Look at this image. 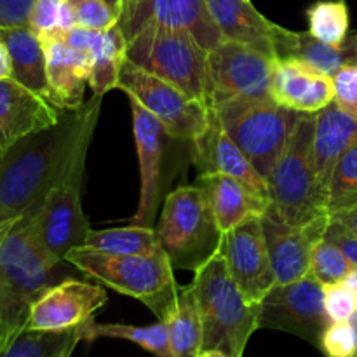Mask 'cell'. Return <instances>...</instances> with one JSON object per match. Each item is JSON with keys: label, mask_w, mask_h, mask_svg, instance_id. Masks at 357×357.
<instances>
[{"label": "cell", "mask_w": 357, "mask_h": 357, "mask_svg": "<svg viewBox=\"0 0 357 357\" xmlns=\"http://www.w3.org/2000/svg\"><path fill=\"white\" fill-rule=\"evenodd\" d=\"M56 265L38 241L31 213L0 229V349L26 328Z\"/></svg>", "instance_id": "7a4b0ae2"}, {"label": "cell", "mask_w": 357, "mask_h": 357, "mask_svg": "<svg viewBox=\"0 0 357 357\" xmlns=\"http://www.w3.org/2000/svg\"><path fill=\"white\" fill-rule=\"evenodd\" d=\"M206 6L227 40L250 45L274 61L291 56L296 31L272 23L257 10L251 0H206Z\"/></svg>", "instance_id": "9a60e30c"}, {"label": "cell", "mask_w": 357, "mask_h": 357, "mask_svg": "<svg viewBox=\"0 0 357 357\" xmlns=\"http://www.w3.org/2000/svg\"><path fill=\"white\" fill-rule=\"evenodd\" d=\"M328 223L326 215L303 225H289L265 211L261 227L278 284H288L309 274L314 248L324 237Z\"/></svg>", "instance_id": "ac0fdd59"}, {"label": "cell", "mask_w": 357, "mask_h": 357, "mask_svg": "<svg viewBox=\"0 0 357 357\" xmlns=\"http://www.w3.org/2000/svg\"><path fill=\"white\" fill-rule=\"evenodd\" d=\"M126 47L128 40L117 24L101 31L100 40L91 54L89 86L96 96H103L110 89H117L122 65L128 59Z\"/></svg>", "instance_id": "83f0119b"}, {"label": "cell", "mask_w": 357, "mask_h": 357, "mask_svg": "<svg viewBox=\"0 0 357 357\" xmlns=\"http://www.w3.org/2000/svg\"><path fill=\"white\" fill-rule=\"evenodd\" d=\"M82 342L80 330L35 331L24 328L0 349V357H70Z\"/></svg>", "instance_id": "4dcf8cb0"}, {"label": "cell", "mask_w": 357, "mask_h": 357, "mask_svg": "<svg viewBox=\"0 0 357 357\" xmlns=\"http://www.w3.org/2000/svg\"><path fill=\"white\" fill-rule=\"evenodd\" d=\"M261 216H251L223 234L220 246L229 274L251 303H260L278 284L265 243Z\"/></svg>", "instance_id": "5bb4252c"}, {"label": "cell", "mask_w": 357, "mask_h": 357, "mask_svg": "<svg viewBox=\"0 0 357 357\" xmlns=\"http://www.w3.org/2000/svg\"><path fill=\"white\" fill-rule=\"evenodd\" d=\"M171 356L199 357L202 354V321L194 288H180L176 307L166 319Z\"/></svg>", "instance_id": "4316f807"}, {"label": "cell", "mask_w": 357, "mask_h": 357, "mask_svg": "<svg viewBox=\"0 0 357 357\" xmlns=\"http://www.w3.org/2000/svg\"><path fill=\"white\" fill-rule=\"evenodd\" d=\"M63 0H35L28 17V26L44 38H59V14Z\"/></svg>", "instance_id": "d590c367"}, {"label": "cell", "mask_w": 357, "mask_h": 357, "mask_svg": "<svg viewBox=\"0 0 357 357\" xmlns=\"http://www.w3.org/2000/svg\"><path fill=\"white\" fill-rule=\"evenodd\" d=\"M331 218L337 220V222H340L342 225L347 227L349 230H352V232L357 236V202L356 204H352L351 208L342 209V211L331 215Z\"/></svg>", "instance_id": "7bdbcfd3"}, {"label": "cell", "mask_w": 357, "mask_h": 357, "mask_svg": "<svg viewBox=\"0 0 357 357\" xmlns=\"http://www.w3.org/2000/svg\"><path fill=\"white\" fill-rule=\"evenodd\" d=\"M63 112L16 80H0V159L24 136L54 126Z\"/></svg>", "instance_id": "ffe728a7"}, {"label": "cell", "mask_w": 357, "mask_h": 357, "mask_svg": "<svg viewBox=\"0 0 357 357\" xmlns=\"http://www.w3.org/2000/svg\"><path fill=\"white\" fill-rule=\"evenodd\" d=\"M335 103L357 119V66H345L333 77Z\"/></svg>", "instance_id": "f35d334b"}, {"label": "cell", "mask_w": 357, "mask_h": 357, "mask_svg": "<svg viewBox=\"0 0 357 357\" xmlns=\"http://www.w3.org/2000/svg\"><path fill=\"white\" fill-rule=\"evenodd\" d=\"M101 37V31L98 30H89V28L84 26H75L65 33L63 40L70 45L72 49L79 52H86V54H93L94 47H96L98 40Z\"/></svg>", "instance_id": "b9f144b4"}, {"label": "cell", "mask_w": 357, "mask_h": 357, "mask_svg": "<svg viewBox=\"0 0 357 357\" xmlns=\"http://www.w3.org/2000/svg\"><path fill=\"white\" fill-rule=\"evenodd\" d=\"M223 129L261 178L268 180L298 122V112L267 98H236L215 108Z\"/></svg>", "instance_id": "52a82bcc"}, {"label": "cell", "mask_w": 357, "mask_h": 357, "mask_svg": "<svg viewBox=\"0 0 357 357\" xmlns=\"http://www.w3.org/2000/svg\"><path fill=\"white\" fill-rule=\"evenodd\" d=\"M101 98L93 94L77 110L63 112L54 126L24 136L7 150L0 159V229L38 208L52 188L86 167Z\"/></svg>", "instance_id": "6da1fadb"}, {"label": "cell", "mask_w": 357, "mask_h": 357, "mask_svg": "<svg viewBox=\"0 0 357 357\" xmlns=\"http://www.w3.org/2000/svg\"><path fill=\"white\" fill-rule=\"evenodd\" d=\"M324 305L333 323L349 321L357 310V295L344 282L324 286Z\"/></svg>", "instance_id": "74e56055"}, {"label": "cell", "mask_w": 357, "mask_h": 357, "mask_svg": "<svg viewBox=\"0 0 357 357\" xmlns=\"http://www.w3.org/2000/svg\"><path fill=\"white\" fill-rule=\"evenodd\" d=\"M114 2H115V6H119V3H121L122 0H114ZM117 10H119V9H117Z\"/></svg>", "instance_id": "c3c4849f"}, {"label": "cell", "mask_w": 357, "mask_h": 357, "mask_svg": "<svg viewBox=\"0 0 357 357\" xmlns=\"http://www.w3.org/2000/svg\"><path fill=\"white\" fill-rule=\"evenodd\" d=\"M324 239L337 246L342 253L347 257V260L357 267V236L347 227L342 225L340 222L333 220L330 216V223L324 232Z\"/></svg>", "instance_id": "ab89813d"}, {"label": "cell", "mask_w": 357, "mask_h": 357, "mask_svg": "<svg viewBox=\"0 0 357 357\" xmlns=\"http://www.w3.org/2000/svg\"><path fill=\"white\" fill-rule=\"evenodd\" d=\"M10 77H13V63H10L9 51L0 42V80L10 79Z\"/></svg>", "instance_id": "ee69618b"}, {"label": "cell", "mask_w": 357, "mask_h": 357, "mask_svg": "<svg viewBox=\"0 0 357 357\" xmlns=\"http://www.w3.org/2000/svg\"><path fill=\"white\" fill-rule=\"evenodd\" d=\"M65 261L107 288L145 303L159 321H166L176 307L180 288L166 253L112 255L80 246Z\"/></svg>", "instance_id": "277c9868"}, {"label": "cell", "mask_w": 357, "mask_h": 357, "mask_svg": "<svg viewBox=\"0 0 357 357\" xmlns=\"http://www.w3.org/2000/svg\"><path fill=\"white\" fill-rule=\"evenodd\" d=\"M197 185L204 192L216 223L223 234L236 229L251 216H261L271 206V201L229 174H201Z\"/></svg>", "instance_id": "cb8c5ba5"}, {"label": "cell", "mask_w": 357, "mask_h": 357, "mask_svg": "<svg viewBox=\"0 0 357 357\" xmlns=\"http://www.w3.org/2000/svg\"><path fill=\"white\" fill-rule=\"evenodd\" d=\"M86 248L112 255H160L159 237L153 227H121V229L91 230Z\"/></svg>", "instance_id": "f546056e"}, {"label": "cell", "mask_w": 357, "mask_h": 357, "mask_svg": "<svg viewBox=\"0 0 357 357\" xmlns=\"http://www.w3.org/2000/svg\"><path fill=\"white\" fill-rule=\"evenodd\" d=\"M128 98L131 105L132 131H135L139 171H142L138 209L132 216L131 225L152 227L157 209L162 201V160L167 138L171 136L136 98Z\"/></svg>", "instance_id": "2e32d148"}, {"label": "cell", "mask_w": 357, "mask_h": 357, "mask_svg": "<svg viewBox=\"0 0 357 357\" xmlns=\"http://www.w3.org/2000/svg\"><path fill=\"white\" fill-rule=\"evenodd\" d=\"M321 352L326 357H354L356 331L351 321L331 323L324 331Z\"/></svg>", "instance_id": "8d00e7d4"}, {"label": "cell", "mask_w": 357, "mask_h": 357, "mask_svg": "<svg viewBox=\"0 0 357 357\" xmlns=\"http://www.w3.org/2000/svg\"><path fill=\"white\" fill-rule=\"evenodd\" d=\"M117 9L126 38L149 24H162L187 30L208 52L223 40L206 0H122Z\"/></svg>", "instance_id": "4fadbf2b"}, {"label": "cell", "mask_w": 357, "mask_h": 357, "mask_svg": "<svg viewBox=\"0 0 357 357\" xmlns=\"http://www.w3.org/2000/svg\"><path fill=\"white\" fill-rule=\"evenodd\" d=\"M357 142V119L342 110L337 103H330L316 114L314 128V173L317 187L326 202L331 176L340 157Z\"/></svg>", "instance_id": "7402d4cb"}, {"label": "cell", "mask_w": 357, "mask_h": 357, "mask_svg": "<svg viewBox=\"0 0 357 357\" xmlns=\"http://www.w3.org/2000/svg\"><path fill=\"white\" fill-rule=\"evenodd\" d=\"M0 42L9 51L13 63L10 79L54 105L40 37L30 26H9L0 28Z\"/></svg>", "instance_id": "d4e9b609"}, {"label": "cell", "mask_w": 357, "mask_h": 357, "mask_svg": "<svg viewBox=\"0 0 357 357\" xmlns=\"http://www.w3.org/2000/svg\"><path fill=\"white\" fill-rule=\"evenodd\" d=\"M84 169L73 171L66 180L49 192L38 208L31 209L38 241L54 264L65 261L73 248L86 244L91 232L89 222L80 202Z\"/></svg>", "instance_id": "7c38bea8"}, {"label": "cell", "mask_w": 357, "mask_h": 357, "mask_svg": "<svg viewBox=\"0 0 357 357\" xmlns=\"http://www.w3.org/2000/svg\"><path fill=\"white\" fill-rule=\"evenodd\" d=\"M314 128L316 114L300 115L284 153L267 180V211L289 225H303L328 215L314 173Z\"/></svg>", "instance_id": "8992f818"}, {"label": "cell", "mask_w": 357, "mask_h": 357, "mask_svg": "<svg viewBox=\"0 0 357 357\" xmlns=\"http://www.w3.org/2000/svg\"><path fill=\"white\" fill-rule=\"evenodd\" d=\"M117 89L136 98L164 126L171 138L194 142L208 126L206 105L129 59L122 65Z\"/></svg>", "instance_id": "30bf717a"}, {"label": "cell", "mask_w": 357, "mask_h": 357, "mask_svg": "<svg viewBox=\"0 0 357 357\" xmlns=\"http://www.w3.org/2000/svg\"><path fill=\"white\" fill-rule=\"evenodd\" d=\"M354 267L356 265H352L337 246L328 243L323 237L314 248L309 274L321 284L326 286L344 281Z\"/></svg>", "instance_id": "836d02e7"}, {"label": "cell", "mask_w": 357, "mask_h": 357, "mask_svg": "<svg viewBox=\"0 0 357 357\" xmlns=\"http://www.w3.org/2000/svg\"><path fill=\"white\" fill-rule=\"evenodd\" d=\"M108 295L100 284L65 279L51 284L31 305L28 330H77L107 303Z\"/></svg>", "instance_id": "e0dca14e"}, {"label": "cell", "mask_w": 357, "mask_h": 357, "mask_svg": "<svg viewBox=\"0 0 357 357\" xmlns=\"http://www.w3.org/2000/svg\"><path fill=\"white\" fill-rule=\"evenodd\" d=\"M155 232L173 268L194 272L220 253L223 237L199 185H181L167 195Z\"/></svg>", "instance_id": "5b68a950"}, {"label": "cell", "mask_w": 357, "mask_h": 357, "mask_svg": "<svg viewBox=\"0 0 357 357\" xmlns=\"http://www.w3.org/2000/svg\"><path fill=\"white\" fill-rule=\"evenodd\" d=\"M45 66L54 107L77 110L82 107L91 75V56L70 47L63 38H44Z\"/></svg>", "instance_id": "603a6c76"}, {"label": "cell", "mask_w": 357, "mask_h": 357, "mask_svg": "<svg viewBox=\"0 0 357 357\" xmlns=\"http://www.w3.org/2000/svg\"><path fill=\"white\" fill-rule=\"evenodd\" d=\"M35 0H0V28L28 26Z\"/></svg>", "instance_id": "60d3db41"}, {"label": "cell", "mask_w": 357, "mask_h": 357, "mask_svg": "<svg viewBox=\"0 0 357 357\" xmlns=\"http://www.w3.org/2000/svg\"><path fill=\"white\" fill-rule=\"evenodd\" d=\"M75 16L77 26L105 31L115 26L119 10L114 0H66Z\"/></svg>", "instance_id": "e575fe53"}, {"label": "cell", "mask_w": 357, "mask_h": 357, "mask_svg": "<svg viewBox=\"0 0 357 357\" xmlns=\"http://www.w3.org/2000/svg\"><path fill=\"white\" fill-rule=\"evenodd\" d=\"M333 323L324 305V286L307 274L288 284H275L260 302L258 330L296 335L321 351L324 331Z\"/></svg>", "instance_id": "8fae6325"}, {"label": "cell", "mask_w": 357, "mask_h": 357, "mask_svg": "<svg viewBox=\"0 0 357 357\" xmlns=\"http://www.w3.org/2000/svg\"><path fill=\"white\" fill-rule=\"evenodd\" d=\"M342 282H344V284L347 286V288H351L352 291H354L356 295H357V267L352 268V271L349 272L347 278H345Z\"/></svg>", "instance_id": "f6af8a7d"}, {"label": "cell", "mask_w": 357, "mask_h": 357, "mask_svg": "<svg viewBox=\"0 0 357 357\" xmlns=\"http://www.w3.org/2000/svg\"><path fill=\"white\" fill-rule=\"evenodd\" d=\"M199 357H230V356L223 354V352H220V351H206V352H202Z\"/></svg>", "instance_id": "bcb514c9"}, {"label": "cell", "mask_w": 357, "mask_h": 357, "mask_svg": "<svg viewBox=\"0 0 357 357\" xmlns=\"http://www.w3.org/2000/svg\"><path fill=\"white\" fill-rule=\"evenodd\" d=\"M271 96L298 114H317L335 101V82L302 59H279L272 73Z\"/></svg>", "instance_id": "44dd1931"}, {"label": "cell", "mask_w": 357, "mask_h": 357, "mask_svg": "<svg viewBox=\"0 0 357 357\" xmlns=\"http://www.w3.org/2000/svg\"><path fill=\"white\" fill-rule=\"evenodd\" d=\"M126 40V56L129 61L206 105L208 51H204L187 30L149 24Z\"/></svg>", "instance_id": "ba28073f"}, {"label": "cell", "mask_w": 357, "mask_h": 357, "mask_svg": "<svg viewBox=\"0 0 357 357\" xmlns=\"http://www.w3.org/2000/svg\"><path fill=\"white\" fill-rule=\"evenodd\" d=\"M192 145H194L195 164L201 169V174H229L243 181L258 195L268 199L267 180L260 176L243 150L227 135L215 108L208 107V126L192 142Z\"/></svg>", "instance_id": "d6986e66"}, {"label": "cell", "mask_w": 357, "mask_h": 357, "mask_svg": "<svg viewBox=\"0 0 357 357\" xmlns=\"http://www.w3.org/2000/svg\"><path fill=\"white\" fill-rule=\"evenodd\" d=\"M82 340H94V338H122L132 344L139 345L150 354L157 357L171 356L169 331L166 321H159L150 326H131V324H98L91 317L89 321L79 328Z\"/></svg>", "instance_id": "f1b7e54d"}, {"label": "cell", "mask_w": 357, "mask_h": 357, "mask_svg": "<svg viewBox=\"0 0 357 357\" xmlns=\"http://www.w3.org/2000/svg\"><path fill=\"white\" fill-rule=\"evenodd\" d=\"M357 202V142L338 160L328 188V215Z\"/></svg>", "instance_id": "d6a6232c"}, {"label": "cell", "mask_w": 357, "mask_h": 357, "mask_svg": "<svg viewBox=\"0 0 357 357\" xmlns=\"http://www.w3.org/2000/svg\"><path fill=\"white\" fill-rule=\"evenodd\" d=\"M349 321H351V324L354 326V331H356V354H354V357H357V310L354 312V316H352Z\"/></svg>", "instance_id": "7dc6e473"}, {"label": "cell", "mask_w": 357, "mask_h": 357, "mask_svg": "<svg viewBox=\"0 0 357 357\" xmlns=\"http://www.w3.org/2000/svg\"><path fill=\"white\" fill-rule=\"evenodd\" d=\"M192 288L202 321V352L243 357L251 335L258 330L260 303H251L243 295L220 253L195 271Z\"/></svg>", "instance_id": "3957f363"}, {"label": "cell", "mask_w": 357, "mask_h": 357, "mask_svg": "<svg viewBox=\"0 0 357 357\" xmlns=\"http://www.w3.org/2000/svg\"><path fill=\"white\" fill-rule=\"evenodd\" d=\"M309 31L326 44L338 45L349 35V7L344 0H317L307 9Z\"/></svg>", "instance_id": "1f68e13d"}, {"label": "cell", "mask_w": 357, "mask_h": 357, "mask_svg": "<svg viewBox=\"0 0 357 357\" xmlns=\"http://www.w3.org/2000/svg\"><path fill=\"white\" fill-rule=\"evenodd\" d=\"M289 58H298L333 79L345 66H357V31H349L342 44L319 40L310 31H296V42Z\"/></svg>", "instance_id": "484cf974"}, {"label": "cell", "mask_w": 357, "mask_h": 357, "mask_svg": "<svg viewBox=\"0 0 357 357\" xmlns=\"http://www.w3.org/2000/svg\"><path fill=\"white\" fill-rule=\"evenodd\" d=\"M274 65L264 52L223 38L206 59V107L216 108L236 98L271 96Z\"/></svg>", "instance_id": "9c48e42d"}]
</instances>
